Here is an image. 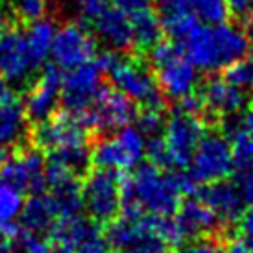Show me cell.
Wrapping results in <instances>:
<instances>
[{
	"label": "cell",
	"mask_w": 253,
	"mask_h": 253,
	"mask_svg": "<svg viewBox=\"0 0 253 253\" xmlns=\"http://www.w3.org/2000/svg\"><path fill=\"white\" fill-rule=\"evenodd\" d=\"M198 185L187 174L161 170L152 163L139 165L133 176L120 179L122 218L137 220L144 214L174 216L183 194H194Z\"/></svg>",
	"instance_id": "cell-1"
},
{
	"label": "cell",
	"mask_w": 253,
	"mask_h": 253,
	"mask_svg": "<svg viewBox=\"0 0 253 253\" xmlns=\"http://www.w3.org/2000/svg\"><path fill=\"white\" fill-rule=\"evenodd\" d=\"M179 46L196 69L204 72H218L244 59L250 54L252 41L250 36L239 26L227 22H202Z\"/></svg>",
	"instance_id": "cell-2"
},
{
	"label": "cell",
	"mask_w": 253,
	"mask_h": 253,
	"mask_svg": "<svg viewBox=\"0 0 253 253\" xmlns=\"http://www.w3.org/2000/svg\"><path fill=\"white\" fill-rule=\"evenodd\" d=\"M96 63L115 89L133 100L139 107L155 111L165 109V92L157 84V78L141 59L122 57L119 52H104Z\"/></svg>",
	"instance_id": "cell-3"
},
{
	"label": "cell",
	"mask_w": 253,
	"mask_h": 253,
	"mask_svg": "<svg viewBox=\"0 0 253 253\" xmlns=\"http://www.w3.org/2000/svg\"><path fill=\"white\" fill-rule=\"evenodd\" d=\"M150 52L155 78L165 96L179 100L194 92L198 84V69L190 63L177 42L161 41Z\"/></svg>",
	"instance_id": "cell-4"
},
{
	"label": "cell",
	"mask_w": 253,
	"mask_h": 253,
	"mask_svg": "<svg viewBox=\"0 0 253 253\" xmlns=\"http://www.w3.org/2000/svg\"><path fill=\"white\" fill-rule=\"evenodd\" d=\"M233 170L235 165L229 139L222 133H205L192 155V161L187 167V176L200 187L227 179Z\"/></svg>",
	"instance_id": "cell-5"
},
{
	"label": "cell",
	"mask_w": 253,
	"mask_h": 253,
	"mask_svg": "<svg viewBox=\"0 0 253 253\" xmlns=\"http://www.w3.org/2000/svg\"><path fill=\"white\" fill-rule=\"evenodd\" d=\"M144 135L139 127L124 126L117 129L113 137H106L96 142L92 150V163L104 170H129L139 167L144 157Z\"/></svg>",
	"instance_id": "cell-6"
},
{
	"label": "cell",
	"mask_w": 253,
	"mask_h": 253,
	"mask_svg": "<svg viewBox=\"0 0 253 253\" xmlns=\"http://www.w3.org/2000/svg\"><path fill=\"white\" fill-rule=\"evenodd\" d=\"M87 131H113L127 126L139 117L137 104L117 89L104 85L92 106L82 115H76Z\"/></svg>",
	"instance_id": "cell-7"
},
{
	"label": "cell",
	"mask_w": 253,
	"mask_h": 253,
	"mask_svg": "<svg viewBox=\"0 0 253 253\" xmlns=\"http://www.w3.org/2000/svg\"><path fill=\"white\" fill-rule=\"evenodd\" d=\"M84 207L98 224H111L120 212V176L115 170L96 169L82 185Z\"/></svg>",
	"instance_id": "cell-8"
},
{
	"label": "cell",
	"mask_w": 253,
	"mask_h": 253,
	"mask_svg": "<svg viewBox=\"0 0 253 253\" xmlns=\"http://www.w3.org/2000/svg\"><path fill=\"white\" fill-rule=\"evenodd\" d=\"M102 76L104 72L96 61H89L69 71V74L63 76L61 98H59L63 111L72 115H82L87 111L96 100L100 89L104 87Z\"/></svg>",
	"instance_id": "cell-9"
},
{
	"label": "cell",
	"mask_w": 253,
	"mask_h": 253,
	"mask_svg": "<svg viewBox=\"0 0 253 253\" xmlns=\"http://www.w3.org/2000/svg\"><path fill=\"white\" fill-rule=\"evenodd\" d=\"M204 135V120H200L196 115L174 113L172 119L165 124V142L169 148L172 167L187 169Z\"/></svg>",
	"instance_id": "cell-10"
},
{
	"label": "cell",
	"mask_w": 253,
	"mask_h": 253,
	"mask_svg": "<svg viewBox=\"0 0 253 253\" xmlns=\"http://www.w3.org/2000/svg\"><path fill=\"white\" fill-rule=\"evenodd\" d=\"M44 157L39 150H24L19 155L4 161L0 169V183L19 192L44 194L46 177H44Z\"/></svg>",
	"instance_id": "cell-11"
},
{
	"label": "cell",
	"mask_w": 253,
	"mask_h": 253,
	"mask_svg": "<svg viewBox=\"0 0 253 253\" xmlns=\"http://www.w3.org/2000/svg\"><path fill=\"white\" fill-rule=\"evenodd\" d=\"M50 56L61 71H72L89 63L96 56V41L87 30L78 24H65L56 32Z\"/></svg>",
	"instance_id": "cell-12"
},
{
	"label": "cell",
	"mask_w": 253,
	"mask_h": 253,
	"mask_svg": "<svg viewBox=\"0 0 253 253\" xmlns=\"http://www.w3.org/2000/svg\"><path fill=\"white\" fill-rule=\"evenodd\" d=\"M194 196L214 212V216L222 225L237 224L246 205L237 181H227V179L200 185Z\"/></svg>",
	"instance_id": "cell-13"
},
{
	"label": "cell",
	"mask_w": 253,
	"mask_h": 253,
	"mask_svg": "<svg viewBox=\"0 0 253 253\" xmlns=\"http://www.w3.org/2000/svg\"><path fill=\"white\" fill-rule=\"evenodd\" d=\"M89 131L80 122L76 115L67 111L56 113L48 120L37 124L34 129V142L39 150H54L67 144L89 142Z\"/></svg>",
	"instance_id": "cell-14"
},
{
	"label": "cell",
	"mask_w": 253,
	"mask_h": 253,
	"mask_svg": "<svg viewBox=\"0 0 253 253\" xmlns=\"http://www.w3.org/2000/svg\"><path fill=\"white\" fill-rule=\"evenodd\" d=\"M61 85H63V72L56 65H46L44 72L41 74L32 91L26 96L24 109L28 115V120H34L36 124H41L48 120L52 115H56L61 98Z\"/></svg>",
	"instance_id": "cell-15"
},
{
	"label": "cell",
	"mask_w": 253,
	"mask_h": 253,
	"mask_svg": "<svg viewBox=\"0 0 253 253\" xmlns=\"http://www.w3.org/2000/svg\"><path fill=\"white\" fill-rule=\"evenodd\" d=\"M37 67L32 61L26 37L17 30L0 32V76L7 84H22Z\"/></svg>",
	"instance_id": "cell-16"
},
{
	"label": "cell",
	"mask_w": 253,
	"mask_h": 253,
	"mask_svg": "<svg viewBox=\"0 0 253 253\" xmlns=\"http://www.w3.org/2000/svg\"><path fill=\"white\" fill-rule=\"evenodd\" d=\"M174 218H176L185 240H200L207 239V237L225 235L224 227L218 222V218L214 216V212L205 204H202L198 198L181 202Z\"/></svg>",
	"instance_id": "cell-17"
},
{
	"label": "cell",
	"mask_w": 253,
	"mask_h": 253,
	"mask_svg": "<svg viewBox=\"0 0 253 253\" xmlns=\"http://www.w3.org/2000/svg\"><path fill=\"white\" fill-rule=\"evenodd\" d=\"M96 36L115 52H129L133 48V28L131 17L119 7H106L102 13L92 19Z\"/></svg>",
	"instance_id": "cell-18"
},
{
	"label": "cell",
	"mask_w": 253,
	"mask_h": 253,
	"mask_svg": "<svg viewBox=\"0 0 253 253\" xmlns=\"http://www.w3.org/2000/svg\"><path fill=\"white\" fill-rule=\"evenodd\" d=\"M202 98L205 109L214 117H229L246 106V92L237 85L229 84L225 78H211L202 85Z\"/></svg>",
	"instance_id": "cell-19"
},
{
	"label": "cell",
	"mask_w": 253,
	"mask_h": 253,
	"mask_svg": "<svg viewBox=\"0 0 253 253\" xmlns=\"http://www.w3.org/2000/svg\"><path fill=\"white\" fill-rule=\"evenodd\" d=\"M28 131V115L24 104L9 98L0 102V150L19 146Z\"/></svg>",
	"instance_id": "cell-20"
},
{
	"label": "cell",
	"mask_w": 253,
	"mask_h": 253,
	"mask_svg": "<svg viewBox=\"0 0 253 253\" xmlns=\"http://www.w3.org/2000/svg\"><path fill=\"white\" fill-rule=\"evenodd\" d=\"M19 218H21L19 225L22 229L42 235L44 231H50L54 227V224L59 218V211H57L56 202L52 200L50 194L48 196L46 194H34L22 205Z\"/></svg>",
	"instance_id": "cell-21"
},
{
	"label": "cell",
	"mask_w": 253,
	"mask_h": 253,
	"mask_svg": "<svg viewBox=\"0 0 253 253\" xmlns=\"http://www.w3.org/2000/svg\"><path fill=\"white\" fill-rule=\"evenodd\" d=\"M131 28H133V46L141 52H148L161 42L163 37V24L159 15L154 9H141L137 13H131Z\"/></svg>",
	"instance_id": "cell-22"
},
{
	"label": "cell",
	"mask_w": 253,
	"mask_h": 253,
	"mask_svg": "<svg viewBox=\"0 0 253 253\" xmlns=\"http://www.w3.org/2000/svg\"><path fill=\"white\" fill-rule=\"evenodd\" d=\"M56 24L52 19H37V21L30 22L28 32L24 34L26 37V44H28L30 56H32V61L37 69L41 67L46 57L50 56V50H52V42H54V37H56Z\"/></svg>",
	"instance_id": "cell-23"
},
{
	"label": "cell",
	"mask_w": 253,
	"mask_h": 253,
	"mask_svg": "<svg viewBox=\"0 0 253 253\" xmlns=\"http://www.w3.org/2000/svg\"><path fill=\"white\" fill-rule=\"evenodd\" d=\"M224 129L231 142L235 170L239 174H253V137L237 120H227Z\"/></svg>",
	"instance_id": "cell-24"
},
{
	"label": "cell",
	"mask_w": 253,
	"mask_h": 253,
	"mask_svg": "<svg viewBox=\"0 0 253 253\" xmlns=\"http://www.w3.org/2000/svg\"><path fill=\"white\" fill-rule=\"evenodd\" d=\"M52 189V200L56 202L59 218L78 216L84 209V198H82V185L76 179V176L69 177L65 181L57 183Z\"/></svg>",
	"instance_id": "cell-25"
},
{
	"label": "cell",
	"mask_w": 253,
	"mask_h": 253,
	"mask_svg": "<svg viewBox=\"0 0 253 253\" xmlns=\"http://www.w3.org/2000/svg\"><path fill=\"white\" fill-rule=\"evenodd\" d=\"M50 161H56L63 165L74 174H85L89 165L92 163V150L89 142H78V144H67V146L54 148L48 152Z\"/></svg>",
	"instance_id": "cell-26"
},
{
	"label": "cell",
	"mask_w": 253,
	"mask_h": 253,
	"mask_svg": "<svg viewBox=\"0 0 253 253\" xmlns=\"http://www.w3.org/2000/svg\"><path fill=\"white\" fill-rule=\"evenodd\" d=\"M192 13L205 24H222L229 17L225 0H192Z\"/></svg>",
	"instance_id": "cell-27"
},
{
	"label": "cell",
	"mask_w": 253,
	"mask_h": 253,
	"mask_svg": "<svg viewBox=\"0 0 253 253\" xmlns=\"http://www.w3.org/2000/svg\"><path fill=\"white\" fill-rule=\"evenodd\" d=\"M22 205L24 202L21 192L0 183V225L13 222L21 214Z\"/></svg>",
	"instance_id": "cell-28"
},
{
	"label": "cell",
	"mask_w": 253,
	"mask_h": 253,
	"mask_svg": "<svg viewBox=\"0 0 253 253\" xmlns=\"http://www.w3.org/2000/svg\"><path fill=\"white\" fill-rule=\"evenodd\" d=\"M141 222L144 231L126 253H172V246L148 227L146 222H144V216H141Z\"/></svg>",
	"instance_id": "cell-29"
},
{
	"label": "cell",
	"mask_w": 253,
	"mask_h": 253,
	"mask_svg": "<svg viewBox=\"0 0 253 253\" xmlns=\"http://www.w3.org/2000/svg\"><path fill=\"white\" fill-rule=\"evenodd\" d=\"M224 78L240 89H253V54H248L239 63L227 67Z\"/></svg>",
	"instance_id": "cell-30"
},
{
	"label": "cell",
	"mask_w": 253,
	"mask_h": 253,
	"mask_svg": "<svg viewBox=\"0 0 253 253\" xmlns=\"http://www.w3.org/2000/svg\"><path fill=\"white\" fill-rule=\"evenodd\" d=\"M144 155L148 157V161L152 163L154 167H157V169L161 170L172 169L169 148H167L165 137H161V135H154V137L148 139L146 148H144Z\"/></svg>",
	"instance_id": "cell-31"
},
{
	"label": "cell",
	"mask_w": 253,
	"mask_h": 253,
	"mask_svg": "<svg viewBox=\"0 0 253 253\" xmlns=\"http://www.w3.org/2000/svg\"><path fill=\"white\" fill-rule=\"evenodd\" d=\"M76 253H113V248L107 240L106 233L102 231L100 224H94L92 229L84 237L76 248Z\"/></svg>",
	"instance_id": "cell-32"
},
{
	"label": "cell",
	"mask_w": 253,
	"mask_h": 253,
	"mask_svg": "<svg viewBox=\"0 0 253 253\" xmlns=\"http://www.w3.org/2000/svg\"><path fill=\"white\" fill-rule=\"evenodd\" d=\"M139 122V129L142 135H159L165 129V120H163V111H155V109H142V113L137 117Z\"/></svg>",
	"instance_id": "cell-33"
},
{
	"label": "cell",
	"mask_w": 253,
	"mask_h": 253,
	"mask_svg": "<svg viewBox=\"0 0 253 253\" xmlns=\"http://www.w3.org/2000/svg\"><path fill=\"white\" fill-rule=\"evenodd\" d=\"M15 13L21 17L22 21L34 22L41 19L46 9V0H13Z\"/></svg>",
	"instance_id": "cell-34"
},
{
	"label": "cell",
	"mask_w": 253,
	"mask_h": 253,
	"mask_svg": "<svg viewBox=\"0 0 253 253\" xmlns=\"http://www.w3.org/2000/svg\"><path fill=\"white\" fill-rule=\"evenodd\" d=\"M235 239V237H233ZM231 239H225V235L220 237H207V239H200L194 244H190L183 250L181 253H222V248L225 246V242Z\"/></svg>",
	"instance_id": "cell-35"
},
{
	"label": "cell",
	"mask_w": 253,
	"mask_h": 253,
	"mask_svg": "<svg viewBox=\"0 0 253 253\" xmlns=\"http://www.w3.org/2000/svg\"><path fill=\"white\" fill-rule=\"evenodd\" d=\"M177 113H187V115H200V113L205 111V102L202 98V94H187L183 98L177 100Z\"/></svg>",
	"instance_id": "cell-36"
},
{
	"label": "cell",
	"mask_w": 253,
	"mask_h": 253,
	"mask_svg": "<svg viewBox=\"0 0 253 253\" xmlns=\"http://www.w3.org/2000/svg\"><path fill=\"white\" fill-rule=\"evenodd\" d=\"M109 2L111 0H76L78 7L82 11V17L87 21L96 19L106 7H109Z\"/></svg>",
	"instance_id": "cell-37"
},
{
	"label": "cell",
	"mask_w": 253,
	"mask_h": 253,
	"mask_svg": "<svg viewBox=\"0 0 253 253\" xmlns=\"http://www.w3.org/2000/svg\"><path fill=\"white\" fill-rule=\"evenodd\" d=\"M229 15H233L237 21H248V17L253 9V0H225Z\"/></svg>",
	"instance_id": "cell-38"
},
{
	"label": "cell",
	"mask_w": 253,
	"mask_h": 253,
	"mask_svg": "<svg viewBox=\"0 0 253 253\" xmlns=\"http://www.w3.org/2000/svg\"><path fill=\"white\" fill-rule=\"evenodd\" d=\"M115 7H119L122 11H126L127 15L131 13H137V11H141V9H146L150 7V4L154 2V0H111Z\"/></svg>",
	"instance_id": "cell-39"
},
{
	"label": "cell",
	"mask_w": 253,
	"mask_h": 253,
	"mask_svg": "<svg viewBox=\"0 0 253 253\" xmlns=\"http://www.w3.org/2000/svg\"><path fill=\"white\" fill-rule=\"evenodd\" d=\"M239 233L244 237H253V205L244 209L242 216L239 218Z\"/></svg>",
	"instance_id": "cell-40"
},
{
	"label": "cell",
	"mask_w": 253,
	"mask_h": 253,
	"mask_svg": "<svg viewBox=\"0 0 253 253\" xmlns=\"http://www.w3.org/2000/svg\"><path fill=\"white\" fill-rule=\"evenodd\" d=\"M222 253H248V250H246L244 240L231 239L225 242V246L222 248Z\"/></svg>",
	"instance_id": "cell-41"
},
{
	"label": "cell",
	"mask_w": 253,
	"mask_h": 253,
	"mask_svg": "<svg viewBox=\"0 0 253 253\" xmlns=\"http://www.w3.org/2000/svg\"><path fill=\"white\" fill-rule=\"evenodd\" d=\"M240 126H242V129H246L248 133L253 137V104H252V107L244 113V117L240 119Z\"/></svg>",
	"instance_id": "cell-42"
},
{
	"label": "cell",
	"mask_w": 253,
	"mask_h": 253,
	"mask_svg": "<svg viewBox=\"0 0 253 253\" xmlns=\"http://www.w3.org/2000/svg\"><path fill=\"white\" fill-rule=\"evenodd\" d=\"M7 19H9V17H7V15L4 13V9L0 7V32L7 28Z\"/></svg>",
	"instance_id": "cell-43"
},
{
	"label": "cell",
	"mask_w": 253,
	"mask_h": 253,
	"mask_svg": "<svg viewBox=\"0 0 253 253\" xmlns=\"http://www.w3.org/2000/svg\"><path fill=\"white\" fill-rule=\"evenodd\" d=\"M244 244H246L248 253H253V237H246V239H244Z\"/></svg>",
	"instance_id": "cell-44"
},
{
	"label": "cell",
	"mask_w": 253,
	"mask_h": 253,
	"mask_svg": "<svg viewBox=\"0 0 253 253\" xmlns=\"http://www.w3.org/2000/svg\"><path fill=\"white\" fill-rule=\"evenodd\" d=\"M4 161H6V157H4V152L0 150V169H2V165H4Z\"/></svg>",
	"instance_id": "cell-45"
},
{
	"label": "cell",
	"mask_w": 253,
	"mask_h": 253,
	"mask_svg": "<svg viewBox=\"0 0 253 253\" xmlns=\"http://www.w3.org/2000/svg\"><path fill=\"white\" fill-rule=\"evenodd\" d=\"M250 34H248V36H250V41H252V44H253V26H250Z\"/></svg>",
	"instance_id": "cell-46"
}]
</instances>
